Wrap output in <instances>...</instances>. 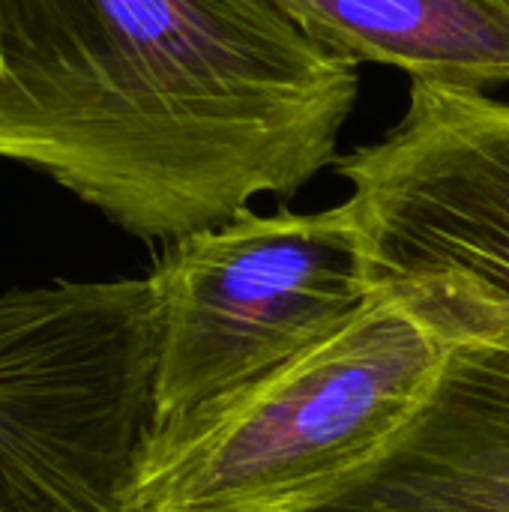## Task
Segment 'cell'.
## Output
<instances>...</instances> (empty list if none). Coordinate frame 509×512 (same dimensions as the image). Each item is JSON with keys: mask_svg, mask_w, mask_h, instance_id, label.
Instances as JSON below:
<instances>
[{"mask_svg": "<svg viewBox=\"0 0 509 512\" xmlns=\"http://www.w3.org/2000/svg\"><path fill=\"white\" fill-rule=\"evenodd\" d=\"M450 345L378 297L327 342L168 441L135 512H303L366 468L435 390Z\"/></svg>", "mask_w": 509, "mask_h": 512, "instance_id": "cell-2", "label": "cell"}, {"mask_svg": "<svg viewBox=\"0 0 509 512\" xmlns=\"http://www.w3.org/2000/svg\"><path fill=\"white\" fill-rule=\"evenodd\" d=\"M336 171L375 288L450 348L509 351V102L411 81L402 120Z\"/></svg>", "mask_w": 509, "mask_h": 512, "instance_id": "cell-5", "label": "cell"}, {"mask_svg": "<svg viewBox=\"0 0 509 512\" xmlns=\"http://www.w3.org/2000/svg\"><path fill=\"white\" fill-rule=\"evenodd\" d=\"M360 63L288 0H0V159L138 240L336 165Z\"/></svg>", "mask_w": 509, "mask_h": 512, "instance_id": "cell-1", "label": "cell"}, {"mask_svg": "<svg viewBox=\"0 0 509 512\" xmlns=\"http://www.w3.org/2000/svg\"><path fill=\"white\" fill-rule=\"evenodd\" d=\"M357 63L411 81L483 90L509 81V9L501 0H288Z\"/></svg>", "mask_w": 509, "mask_h": 512, "instance_id": "cell-7", "label": "cell"}, {"mask_svg": "<svg viewBox=\"0 0 509 512\" xmlns=\"http://www.w3.org/2000/svg\"><path fill=\"white\" fill-rule=\"evenodd\" d=\"M501 3H504V6H507V9H509V0H501Z\"/></svg>", "mask_w": 509, "mask_h": 512, "instance_id": "cell-8", "label": "cell"}, {"mask_svg": "<svg viewBox=\"0 0 509 512\" xmlns=\"http://www.w3.org/2000/svg\"><path fill=\"white\" fill-rule=\"evenodd\" d=\"M153 435L168 441L354 321L378 288L354 207L237 213L165 246Z\"/></svg>", "mask_w": 509, "mask_h": 512, "instance_id": "cell-4", "label": "cell"}, {"mask_svg": "<svg viewBox=\"0 0 509 512\" xmlns=\"http://www.w3.org/2000/svg\"><path fill=\"white\" fill-rule=\"evenodd\" d=\"M150 276L0 294V512H135L153 435Z\"/></svg>", "mask_w": 509, "mask_h": 512, "instance_id": "cell-3", "label": "cell"}, {"mask_svg": "<svg viewBox=\"0 0 509 512\" xmlns=\"http://www.w3.org/2000/svg\"><path fill=\"white\" fill-rule=\"evenodd\" d=\"M303 512H509V351L450 348L414 420Z\"/></svg>", "mask_w": 509, "mask_h": 512, "instance_id": "cell-6", "label": "cell"}]
</instances>
